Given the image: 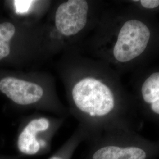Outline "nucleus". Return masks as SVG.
<instances>
[{"mask_svg": "<svg viewBox=\"0 0 159 159\" xmlns=\"http://www.w3.org/2000/svg\"><path fill=\"white\" fill-rule=\"evenodd\" d=\"M120 7L105 23L104 55L120 73H134L159 54V21L156 16L129 4Z\"/></svg>", "mask_w": 159, "mask_h": 159, "instance_id": "obj_1", "label": "nucleus"}, {"mask_svg": "<svg viewBox=\"0 0 159 159\" xmlns=\"http://www.w3.org/2000/svg\"><path fill=\"white\" fill-rule=\"evenodd\" d=\"M159 140L144 138L134 127L116 129L89 142L84 159H156Z\"/></svg>", "mask_w": 159, "mask_h": 159, "instance_id": "obj_2", "label": "nucleus"}, {"mask_svg": "<svg viewBox=\"0 0 159 159\" xmlns=\"http://www.w3.org/2000/svg\"><path fill=\"white\" fill-rule=\"evenodd\" d=\"M133 73L130 94L136 110L159 124V65H148Z\"/></svg>", "mask_w": 159, "mask_h": 159, "instance_id": "obj_3", "label": "nucleus"}, {"mask_svg": "<svg viewBox=\"0 0 159 159\" xmlns=\"http://www.w3.org/2000/svg\"><path fill=\"white\" fill-rule=\"evenodd\" d=\"M51 120L40 117L30 120L17 136L16 147L20 157H35L50 152L55 129Z\"/></svg>", "mask_w": 159, "mask_h": 159, "instance_id": "obj_4", "label": "nucleus"}, {"mask_svg": "<svg viewBox=\"0 0 159 159\" xmlns=\"http://www.w3.org/2000/svg\"><path fill=\"white\" fill-rule=\"evenodd\" d=\"M90 7L87 1L69 0L57 8L55 24L57 30L65 36L79 34L87 25Z\"/></svg>", "mask_w": 159, "mask_h": 159, "instance_id": "obj_5", "label": "nucleus"}, {"mask_svg": "<svg viewBox=\"0 0 159 159\" xmlns=\"http://www.w3.org/2000/svg\"><path fill=\"white\" fill-rule=\"evenodd\" d=\"M0 91L12 102L23 106L35 104L44 95V90L39 84L12 77L0 80Z\"/></svg>", "mask_w": 159, "mask_h": 159, "instance_id": "obj_6", "label": "nucleus"}, {"mask_svg": "<svg viewBox=\"0 0 159 159\" xmlns=\"http://www.w3.org/2000/svg\"><path fill=\"white\" fill-rule=\"evenodd\" d=\"M86 140L85 132L81 129L63 144L48 159H72L81 143Z\"/></svg>", "mask_w": 159, "mask_h": 159, "instance_id": "obj_7", "label": "nucleus"}, {"mask_svg": "<svg viewBox=\"0 0 159 159\" xmlns=\"http://www.w3.org/2000/svg\"><path fill=\"white\" fill-rule=\"evenodd\" d=\"M16 31V27L12 23L7 21L0 23V61L10 54V42Z\"/></svg>", "mask_w": 159, "mask_h": 159, "instance_id": "obj_8", "label": "nucleus"}, {"mask_svg": "<svg viewBox=\"0 0 159 159\" xmlns=\"http://www.w3.org/2000/svg\"><path fill=\"white\" fill-rule=\"evenodd\" d=\"M137 9L148 14L156 16L159 13V0L126 1Z\"/></svg>", "mask_w": 159, "mask_h": 159, "instance_id": "obj_9", "label": "nucleus"}, {"mask_svg": "<svg viewBox=\"0 0 159 159\" xmlns=\"http://www.w3.org/2000/svg\"><path fill=\"white\" fill-rule=\"evenodd\" d=\"M32 1H14V4L16 7L17 12L20 13H24L29 9L31 6Z\"/></svg>", "mask_w": 159, "mask_h": 159, "instance_id": "obj_10", "label": "nucleus"}, {"mask_svg": "<svg viewBox=\"0 0 159 159\" xmlns=\"http://www.w3.org/2000/svg\"><path fill=\"white\" fill-rule=\"evenodd\" d=\"M0 159H21L19 156H0Z\"/></svg>", "mask_w": 159, "mask_h": 159, "instance_id": "obj_11", "label": "nucleus"}]
</instances>
